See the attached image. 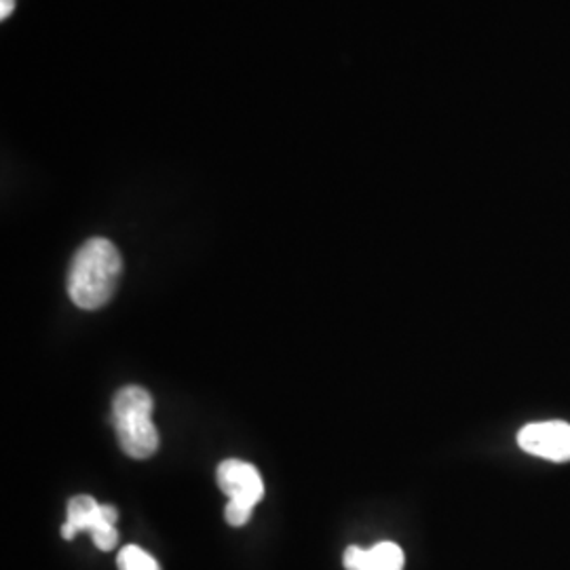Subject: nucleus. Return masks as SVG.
<instances>
[{
  "mask_svg": "<svg viewBox=\"0 0 570 570\" xmlns=\"http://www.w3.org/2000/svg\"><path fill=\"white\" fill-rule=\"evenodd\" d=\"M122 258L117 245L94 237L81 245L68 271L70 301L85 311L106 305L121 279Z\"/></svg>",
  "mask_w": 570,
  "mask_h": 570,
  "instance_id": "1",
  "label": "nucleus"
},
{
  "mask_svg": "<svg viewBox=\"0 0 570 570\" xmlns=\"http://www.w3.org/2000/svg\"><path fill=\"white\" fill-rule=\"evenodd\" d=\"M153 395L144 387H122L112 402V425L121 450L131 459H148L159 449V431L153 421Z\"/></svg>",
  "mask_w": 570,
  "mask_h": 570,
  "instance_id": "2",
  "label": "nucleus"
},
{
  "mask_svg": "<svg viewBox=\"0 0 570 570\" xmlns=\"http://www.w3.org/2000/svg\"><path fill=\"white\" fill-rule=\"evenodd\" d=\"M218 487L228 497L225 508L226 522L230 527H245L254 508L265 497V482L261 471L239 459H226L218 465Z\"/></svg>",
  "mask_w": 570,
  "mask_h": 570,
  "instance_id": "3",
  "label": "nucleus"
},
{
  "mask_svg": "<svg viewBox=\"0 0 570 570\" xmlns=\"http://www.w3.org/2000/svg\"><path fill=\"white\" fill-rule=\"evenodd\" d=\"M119 511L112 505H102L89 494H79L68 503V518L61 527V537L70 541L81 532H89L98 550H115L119 543V532L115 529Z\"/></svg>",
  "mask_w": 570,
  "mask_h": 570,
  "instance_id": "4",
  "label": "nucleus"
},
{
  "mask_svg": "<svg viewBox=\"0 0 570 570\" xmlns=\"http://www.w3.org/2000/svg\"><path fill=\"white\" fill-rule=\"evenodd\" d=\"M518 444L529 454L546 461H570V425L564 421L530 423L520 431Z\"/></svg>",
  "mask_w": 570,
  "mask_h": 570,
  "instance_id": "5",
  "label": "nucleus"
},
{
  "mask_svg": "<svg viewBox=\"0 0 570 570\" xmlns=\"http://www.w3.org/2000/svg\"><path fill=\"white\" fill-rule=\"evenodd\" d=\"M404 551L391 541L376 543L370 550L351 546L343 556L346 570H404Z\"/></svg>",
  "mask_w": 570,
  "mask_h": 570,
  "instance_id": "6",
  "label": "nucleus"
},
{
  "mask_svg": "<svg viewBox=\"0 0 570 570\" xmlns=\"http://www.w3.org/2000/svg\"><path fill=\"white\" fill-rule=\"evenodd\" d=\"M119 570H161L157 560L138 546H125L117 558Z\"/></svg>",
  "mask_w": 570,
  "mask_h": 570,
  "instance_id": "7",
  "label": "nucleus"
},
{
  "mask_svg": "<svg viewBox=\"0 0 570 570\" xmlns=\"http://www.w3.org/2000/svg\"><path fill=\"white\" fill-rule=\"evenodd\" d=\"M0 2H2L0 18H2V20H7V18L11 16V11H13V7H16V0H0Z\"/></svg>",
  "mask_w": 570,
  "mask_h": 570,
  "instance_id": "8",
  "label": "nucleus"
}]
</instances>
